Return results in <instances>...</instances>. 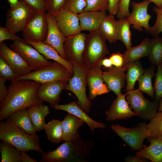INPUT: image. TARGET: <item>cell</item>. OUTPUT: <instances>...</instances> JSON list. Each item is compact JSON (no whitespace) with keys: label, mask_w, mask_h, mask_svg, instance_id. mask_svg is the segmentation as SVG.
<instances>
[{"label":"cell","mask_w":162,"mask_h":162,"mask_svg":"<svg viewBox=\"0 0 162 162\" xmlns=\"http://www.w3.org/2000/svg\"><path fill=\"white\" fill-rule=\"evenodd\" d=\"M41 85L28 80L11 82L6 98L1 102L0 120L8 118L12 113L18 110L42 104L37 95Z\"/></svg>","instance_id":"1"},{"label":"cell","mask_w":162,"mask_h":162,"mask_svg":"<svg viewBox=\"0 0 162 162\" xmlns=\"http://www.w3.org/2000/svg\"><path fill=\"white\" fill-rule=\"evenodd\" d=\"M90 139L81 137L72 142H64L53 150L44 152L40 162H86L94 147Z\"/></svg>","instance_id":"2"},{"label":"cell","mask_w":162,"mask_h":162,"mask_svg":"<svg viewBox=\"0 0 162 162\" xmlns=\"http://www.w3.org/2000/svg\"><path fill=\"white\" fill-rule=\"evenodd\" d=\"M0 139L9 143L20 151H36L44 153L39 136L30 134L16 126L9 118L0 123Z\"/></svg>","instance_id":"3"},{"label":"cell","mask_w":162,"mask_h":162,"mask_svg":"<svg viewBox=\"0 0 162 162\" xmlns=\"http://www.w3.org/2000/svg\"><path fill=\"white\" fill-rule=\"evenodd\" d=\"M106 40L99 30L87 35L83 59L88 69L99 65L100 61L109 53Z\"/></svg>","instance_id":"4"},{"label":"cell","mask_w":162,"mask_h":162,"mask_svg":"<svg viewBox=\"0 0 162 162\" xmlns=\"http://www.w3.org/2000/svg\"><path fill=\"white\" fill-rule=\"evenodd\" d=\"M73 75L64 66L54 61L27 74L17 76L10 82L23 80H32L41 84L56 80L68 82Z\"/></svg>","instance_id":"5"},{"label":"cell","mask_w":162,"mask_h":162,"mask_svg":"<svg viewBox=\"0 0 162 162\" xmlns=\"http://www.w3.org/2000/svg\"><path fill=\"white\" fill-rule=\"evenodd\" d=\"M72 65L73 74L68 83L66 89L74 94L80 107L86 113H89L92 104L86 93L87 75L89 69L85 65L76 64Z\"/></svg>","instance_id":"6"},{"label":"cell","mask_w":162,"mask_h":162,"mask_svg":"<svg viewBox=\"0 0 162 162\" xmlns=\"http://www.w3.org/2000/svg\"><path fill=\"white\" fill-rule=\"evenodd\" d=\"M126 100L131 109L139 117L151 120L156 115L159 102L145 98L138 89L127 92Z\"/></svg>","instance_id":"7"},{"label":"cell","mask_w":162,"mask_h":162,"mask_svg":"<svg viewBox=\"0 0 162 162\" xmlns=\"http://www.w3.org/2000/svg\"><path fill=\"white\" fill-rule=\"evenodd\" d=\"M111 128L132 150L138 151L143 146V142L147 138V124L143 122L132 128H127L118 124H112Z\"/></svg>","instance_id":"8"},{"label":"cell","mask_w":162,"mask_h":162,"mask_svg":"<svg viewBox=\"0 0 162 162\" xmlns=\"http://www.w3.org/2000/svg\"><path fill=\"white\" fill-rule=\"evenodd\" d=\"M46 11L33 13L29 22L22 32L24 39L36 43L44 42L48 33Z\"/></svg>","instance_id":"9"},{"label":"cell","mask_w":162,"mask_h":162,"mask_svg":"<svg viewBox=\"0 0 162 162\" xmlns=\"http://www.w3.org/2000/svg\"><path fill=\"white\" fill-rule=\"evenodd\" d=\"M33 12L23 0L19 1L16 8H10L6 14L5 27L16 33L22 32L26 27Z\"/></svg>","instance_id":"10"},{"label":"cell","mask_w":162,"mask_h":162,"mask_svg":"<svg viewBox=\"0 0 162 162\" xmlns=\"http://www.w3.org/2000/svg\"><path fill=\"white\" fill-rule=\"evenodd\" d=\"M30 66L32 70H35L50 64L38 50L26 41H14L10 46Z\"/></svg>","instance_id":"11"},{"label":"cell","mask_w":162,"mask_h":162,"mask_svg":"<svg viewBox=\"0 0 162 162\" xmlns=\"http://www.w3.org/2000/svg\"><path fill=\"white\" fill-rule=\"evenodd\" d=\"M87 35L80 32L66 38L64 49L66 59L72 64L85 65L83 55Z\"/></svg>","instance_id":"12"},{"label":"cell","mask_w":162,"mask_h":162,"mask_svg":"<svg viewBox=\"0 0 162 162\" xmlns=\"http://www.w3.org/2000/svg\"><path fill=\"white\" fill-rule=\"evenodd\" d=\"M151 3L149 0H144L140 2L133 1L131 3L133 10L130 15L126 18L133 25L132 27L136 30L143 31L144 28L148 33L150 27L149 22L152 16L148 14L147 9Z\"/></svg>","instance_id":"13"},{"label":"cell","mask_w":162,"mask_h":162,"mask_svg":"<svg viewBox=\"0 0 162 162\" xmlns=\"http://www.w3.org/2000/svg\"><path fill=\"white\" fill-rule=\"evenodd\" d=\"M68 82L56 80L41 84L37 92L38 98L41 101L49 103L51 106L58 105L60 94L66 89Z\"/></svg>","instance_id":"14"},{"label":"cell","mask_w":162,"mask_h":162,"mask_svg":"<svg viewBox=\"0 0 162 162\" xmlns=\"http://www.w3.org/2000/svg\"><path fill=\"white\" fill-rule=\"evenodd\" d=\"M54 17L58 27L66 37L81 32L78 14L64 9Z\"/></svg>","instance_id":"15"},{"label":"cell","mask_w":162,"mask_h":162,"mask_svg":"<svg viewBox=\"0 0 162 162\" xmlns=\"http://www.w3.org/2000/svg\"><path fill=\"white\" fill-rule=\"evenodd\" d=\"M0 56L18 76L27 74L32 70L28 64L19 54L3 42L0 43Z\"/></svg>","instance_id":"16"},{"label":"cell","mask_w":162,"mask_h":162,"mask_svg":"<svg viewBox=\"0 0 162 162\" xmlns=\"http://www.w3.org/2000/svg\"><path fill=\"white\" fill-rule=\"evenodd\" d=\"M129 64L121 68L113 66L107 71L103 72V77L110 91L113 92L118 96L121 93V89L126 82L125 72Z\"/></svg>","instance_id":"17"},{"label":"cell","mask_w":162,"mask_h":162,"mask_svg":"<svg viewBox=\"0 0 162 162\" xmlns=\"http://www.w3.org/2000/svg\"><path fill=\"white\" fill-rule=\"evenodd\" d=\"M127 93L117 96L109 109L105 112L106 119L109 121L117 119H126L136 116L131 109L125 97Z\"/></svg>","instance_id":"18"},{"label":"cell","mask_w":162,"mask_h":162,"mask_svg":"<svg viewBox=\"0 0 162 162\" xmlns=\"http://www.w3.org/2000/svg\"><path fill=\"white\" fill-rule=\"evenodd\" d=\"M101 66L98 65L89 69L87 81L89 89V98L94 100L98 95L108 93L110 91L104 83Z\"/></svg>","instance_id":"19"},{"label":"cell","mask_w":162,"mask_h":162,"mask_svg":"<svg viewBox=\"0 0 162 162\" xmlns=\"http://www.w3.org/2000/svg\"><path fill=\"white\" fill-rule=\"evenodd\" d=\"M46 15L48 33L47 37L44 43L52 46L62 58L66 59L64 44L66 37L58 27L54 17L47 13Z\"/></svg>","instance_id":"20"},{"label":"cell","mask_w":162,"mask_h":162,"mask_svg":"<svg viewBox=\"0 0 162 162\" xmlns=\"http://www.w3.org/2000/svg\"><path fill=\"white\" fill-rule=\"evenodd\" d=\"M51 106L55 109L65 111L78 117L87 124L92 134H94V129L106 127L104 124L97 122L90 117L75 101L66 104H58Z\"/></svg>","instance_id":"21"},{"label":"cell","mask_w":162,"mask_h":162,"mask_svg":"<svg viewBox=\"0 0 162 162\" xmlns=\"http://www.w3.org/2000/svg\"><path fill=\"white\" fill-rule=\"evenodd\" d=\"M63 131V139L64 142H72L81 137L78 132L79 128L85 122L76 116L68 113L61 121Z\"/></svg>","instance_id":"22"},{"label":"cell","mask_w":162,"mask_h":162,"mask_svg":"<svg viewBox=\"0 0 162 162\" xmlns=\"http://www.w3.org/2000/svg\"><path fill=\"white\" fill-rule=\"evenodd\" d=\"M106 15V11H83L79 14L81 30L90 32L99 30L101 23Z\"/></svg>","instance_id":"23"},{"label":"cell","mask_w":162,"mask_h":162,"mask_svg":"<svg viewBox=\"0 0 162 162\" xmlns=\"http://www.w3.org/2000/svg\"><path fill=\"white\" fill-rule=\"evenodd\" d=\"M26 41L38 50L47 60L52 59L62 64L73 74L72 64L67 60L62 58L56 50L51 45L44 42L36 43L30 41Z\"/></svg>","instance_id":"24"},{"label":"cell","mask_w":162,"mask_h":162,"mask_svg":"<svg viewBox=\"0 0 162 162\" xmlns=\"http://www.w3.org/2000/svg\"><path fill=\"white\" fill-rule=\"evenodd\" d=\"M148 140L150 145L148 146L144 145L135 155L152 162H162V137Z\"/></svg>","instance_id":"25"},{"label":"cell","mask_w":162,"mask_h":162,"mask_svg":"<svg viewBox=\"0 0 162 162\" xmlns=\"http://www.w3.org/2000/svg\"><path fill=\"white\" fill-rule=\"evenodd\" d=\"M149 38H144L138 45L127 49L123 53L124 64L138 61L142 58L148 56L150 50Z\"/></svg>","instance_id":"26"},{"label":"cell","mask_w":162,"mask_h":162,"mask_svg":"<svg viewBox=\"0 0 162 162\" xmlns=\"http://www.w3.org/2000/svg\"><path fill=\"white\" fill-rule=\"evenodd\" d=\"M28 114L35 130L40 131L44 129L46 124L45 118L50 113L47 105L42 104L32 106L28 109Z\"/></svg>","instance_id":"27"},{"label":"cell","mask_w":162,"mask_h":162,"mask_svg":"<svg viewBox=\"0 0 162 162\" xmlns=\"http://www.w3.org/2000/svg\"><path fill=\"white\" fill-rule=\"evenodd\" d=\"M28 108H25L15 112L8 117L19 128L30 134H35L37 131L34 128L28 113Z\"/></svg>","instance_id":"28"},{"label":"cell","mask_w":162,"mask_h":162,"mask_svg":"<svg viewBox=\"0 0 162 162\" xmlns=\"http://www.w3.org/2000/svg\"><path fill=\"white\" fill-rule=\"evenodd\" d=\"M99 30L110 43H115L118 40L116 20L114 15H106L102 22Z\"/></svg>","instance_id":"29"},{"label":"cell","mask_w":162,"mask_h":162,"mask_svg":"<svg viewBox=\"0 0 162 162\" xmlns=\"http://www.w3.org/2000/svg\"><path fill=\"white\" fill-rule=\"evenodd\" d=\"M144 69L139 60L129 63L125 74L126 86V92L134 89L136 82L143 74Z\"/></svg>","instance_id":"30"},{"label":"cell","mask_w":162,"mask_h":162,"mask_svg":"<svg viewBox=\"0 0 162 162\" xmlns=\"http://www.w3.org/2000/svg\"><path fill=\"white\" fill-rule=\"evenodd\" d=\"M155 67L152 65L149 68L144 69L143 73L137 80L139 85L138 88L153 99L155 98V95L152 83V78L156 74Z\"/></svg>","instance_id":"31"},{"label":"cell","mask_w":162,"mask_h":162,"mask_svg":"<svg viewBox=\"0 0 162 162\" xmlns=\"http://www.w3.org/2000/svg\"><path fill=\"white\" fill-rule=\"evenodd\" d=\"M48 140L54 143H59L63 140L62 122L53 119L48 122L44 127Z\"/></svg>","instance_id":"32"},{"label":"cell","mask_w":162,"mask_h":162,"mask_svg":"<svg viewBox=\"0 0 162 162\" xmlns=\"http://www.w3.org/2000/svg\"><path fill=\"white\" fill-rule=\"evenodd\" d=\"M131 25L126 18H120L116 20L118 39L124 44L127 49L130 48L132 45V34L130 29Z\"/></svg>","instance_id":"33"},{"label":"cell","mask_w":162,"mask_h":162,"mask_svg":"<svg viewBox=\"0 0 162 162\" xmlns=\"http://www.w3.org/2000/svg\"><path fill=\"white\" fill-rule=\"evenodd\" d=\"M2 162H21V151L13 145L2 141L0 144Z\"/></svg>","instance_id":"34"},{"label":"cell","mask_w":162,"mask_h":162,"mask_svg":"<svg viewBox=\"0 0 162 162\" xmlns=\"http://www.w3.org/2000/svg\"><path fill=\"white\" fill-rule=\"evenodd\" d=\"M148 60L153 65L157 66L162 62V38L159 36L150 39Z\"/></svg>","instance_id":"35"},{"label":"cell","mask_w":162,"mask_h":162,"mask_svg":"<svg viewBox=\"0 0 162 162\" xmlns=\"http://www.w3.org/2000/svg\"><path fill=\"white\" fill-rule=\"evenodd\" d=\"M148 140L162 137V112L156 116L147 124Z\"/></svg>","instance_id":"36"},{"label":"cell","mask_w":162,"mask_h":162,"mask_svg":"<svg viewBox=\"0 0 162 162\" xmlns=\"http://www.w3.org/2000/svg\"><path fill=\"white\" fill-rule=\"evenodd\" d=\"M86 5L83 11H106L108 10L109 0H86Z\"/></svg>","instance_id":"37"},{"label":"cell","mask_w":162,"mask_h":162,"mask_svg":"<svg viewBox=\"0 0 162 162\" xmlns=\"http://www.w3.org/2000/svg\"><path fill=\"white\" fill-rule=\"evenodd\" d=\"M67 0H46L47 13L54 17L64 9Z\"/></svg>","instance_id":"38"},{"label":"cell","mask_w":162,"mask_h":162,"mask_svg":"<svg viewBox=\"0 0 162 162\" xmlns=\"http://www.w3.org/2000/svg\"><path fill=\"white\" fill-rule=\"evenodd\" d=\"M154 83L155 100L159 102L162 98V62L157 66Z\"/></svg>","instance_id":"39"},{"label":"cell","mask_w":162,"mask_h":162,"mask_svg":"<svg viewBox=\"0 0 162 162\" xmlns=\"http://www.w3.org/2000/svg\"><path fill=\"white\" fill-rule=\"evenodd\" d=\"M17 76L10 65L0 56V77L11 82Z\"/></svg>","instance_id":"40"},{"label":"cell","mask_w":162,"mask_h":162,"mask_svg":"<svg viewBox=\"0 0 162 162\" xmlns=\"http://www.w3.org/2000/svg\"><path fill=\"white\" fill-rule=\"evenodd\" d=\"M153 10L156 13V20L154 25L150 27L148 33L154 37L158 36L162 32V8L154 6Z\"/></svg>","instance_id":"41"},{"label":"cell","mask_w":162,"mask_h":162,"mask_svg":"<svg viewBox=\"0 0 162 162\" xmlns=\"http://www.w3.org/2000/svg\"><path fill=\"white\" fill-rule=\"evenodd\" d=\"M86 5V0H67L64 9L79 14L83 11Z\"/></svg>","instance_id":"42"},{"label":"cell","mask_w":162,"mask_h":162,"mask_svg":"<svg viewBox=\"0 0 162 162\" xmlns=\"http://www.w3.org/2000/svg\"><path fill=\"white\" fill-rule=\"evenodd\" d=\"M34 12L46 11V0H23Z\"/></svg>","instance_id":"43"},{"label":"cell","mask_w":162,"mask_h":162,"mask_svg":"<svg viewBox=\"0 0 162 162\" xmlns=\"http://www.w3.org/2000/svg\"><path fill=\"white\" fill-rule=\"evenodd\" d=\"M7 40L14 41L19 40L26 41L24 39L17 36L16 33L11 29L6 27L0 26V43Z\"/></svg>","instance_id":"44"},{"label":"cell","mask_w":162,"mask_h":162,"mask_svg":"<svg viewBox=\"0 0 162 162\" xmlns=\"http://www.w3.org/2000/svg\"><path fill=\"white\" fill-rule=\"evenodd\" d=\"M130 0H120L118 10L116 14L118 19L129 17L131 13L129 12V6Z\"/></svg>","instance_id":"45"},{"label":"cell","mask_w":162,"mask_h":162,"mask_svg":"<svg viewBox=\"0 0 162 162\" xmlns=\"http://www.w3.org/2000/svg\"><path fill=\"white\" fill-rule=\"evenodd\" d=\"M109 58L113 66L121 68L124 65L123 55L119 52L111 54Z\"/></svg>","instance_id":"46"},{"label":"cell","mask_w":162,"mask_h":162,"mask_svg":"<svg viewBox=\"0 0 162 162\" xmlns=\"http://www.w3.org/2000/svg\"><path fill=\"white\" fill-rule=\"evenodd\" d=\"M120 0H109L108 11L110 14L116 15L118 10Z\"/></svg>","instance_id":"47"},{"label":"cell","mask_w":162,"mask_h":162,"mask_svg":"<svg viewBox=\"0 0 162 162\" xmlns=\"http://www.w3.org/2000/svg\"><path fill=\"white\" fill-rule=\"evenodd\" d=\"M6 80L0 77V102L3 101L6 98L8 92V89L5 86Z\"/></svg>","instance_id":"48"},{"label":"cell","mask_w":162,"mask_h":162,"mask_svg":"<svg viewBox=\"0 0 162 162\" xmlns=\"http://www.w3.org/2000/svg\"><path fill=\"white\" fill-rule=\"evenodd\" d=\"M21 162H37L38 161L30 157L26 152L21 151Z\"/></svg>","instance_id":"49"},{"label":"cell","mask_w":162,"mask_h":162,"mask_svg":"<svg viewBox=\"0 0 162 162\" xmlns=\"http://www.w3.org/2000/svg\"><path fill=\"white\" fill-rule=\"evenodd\" d=\"M125 161L127 162H149L147 159L142 158L135 155V156H129L126 157Z\"/></svg>","instance_id":"50"},{"label":"cell","mask_w":162,"mask_h":162,"mask_svg":"<svg viewBox=\"0 0 162 162\" xmlns=\"http://www.w3.org/2000/svg\"><path fill=\"white\" fill-rule=\"evenodd\" d=\"M99 65L101 66H103L108 69L111 68L113 66L109 58L106 57H104L100 61Z\"/></svg>","instance_id":"51"},{"label":"cell","mask_w":162,"mask_h":162,"mask_svg":"<svg viewBox=\"0 0 162 162\" xmlns=\"http://www.w3.org/2000/svg\"><path fill=\"white\" fill-rule=\"evenodd\" d=\"M9 2L10 8H12L16 7L19 4V1L18 0H7Z\"/></svg>","instance_id":"52"},{"label":"cell","mask_w":162,"mask_h":162,"mask_svg":"<svg viewBox=\"0 0 162 162\" xmlns=\"http://www.w3.org/2000/svg\"><path fill=\"white\" fill-rule=\"evenodd\" d=\"M151 2L154 3L157 7L162 8V0H149Z\"/></svg>","instance_id":"53"},{"label":"cell","mask_w":162,"mask_h":162,"mask_svg":"<svg viewBox=\"0 0 162 162\" xmlns=\"http://www.w3.org/2000/svg\"><path fill=\"white\" fill-rule=\"evenodd\" d=\"M158 112H162V98L159 101V104L158 108Z\"/></svg>","instance_id":"54"}]
</instances>
